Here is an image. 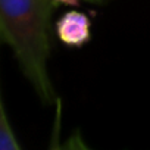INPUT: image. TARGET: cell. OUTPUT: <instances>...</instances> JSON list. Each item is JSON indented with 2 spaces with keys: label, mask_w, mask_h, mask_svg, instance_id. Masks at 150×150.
Segmentation results:
<instances>
[{
  "label": "cell",
  "mask_w": 150,
  "mask_h": 150,
  "mask_svg": "<svg viewBox=\"0 0 150 150\" xmlns=\"http://www.w3.org/2000/svg\"><path fill=\"white\" fill-rule=\"evenodd\" d=\"M54 0H0V34L15 52L21 71L44 103L54 100L47 74L49 19Z\"/></svg>",
  "instance_id": "cell-1"
},
{
  "label": "cell",
  "mask_w": 150,
  "mask_h": 150,
  "mask_svg": "<svg viewBox=\"0 0 150 150\" xmlns=\"http://www.w3.org/2000/svg\"><path fill=\"white\" fill-rule=\"evenodd\" d=\"M59 38L69 46H83L90 37L88 18L77 11L65 13L56 25Z\"/></svg>",
  "instance_id": "cell-2"
},
{
  "label": "cell",
  "mask_w": 150,
  "mask_h": 150,
  "mask_svg": "<svg viewBox=\"0 0 150 150\" xmlns=\"http://www.w3.org/2000/svg\"><path fill=\"white\" fill-rule=\"evenodd\" d=\"M0 150H21L9 125L3 102H0Z\"/></svg>",
  "instance_id": "cell-3"
},
{
  "label": "cell",
  "mask_w": 150,
  "mask_h": 150,
  "mask_svg": "<svg viewBox=\"0 0 150 150\" xmlns=\"http://www.w3.org/2000/svg\"><path fill=\"white\" fill-rule=\"evenodd\" d=\"M56 5H69V6H77L81 2H90V3H105L108 0H54Z\"/></svg>",
  "instance_id": "cell-4"
},
{
  "label": "cell",
  "mask_w": 150,
  "mask_h": 150,
  "mask_svg": "<svg viewBox=\"0 0 150 150\" xmlns=\"http://www.w3.org/2000/svg\"><path fill=\"white\" fill-rule=\"evenodd\" d=\"M71 146L74 147V150H90L78 137H75V138H72V141H71Z\"/></svg>",
  "instance_id": "cell-5"
}]
</instances>
